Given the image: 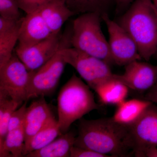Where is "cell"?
<instances>
[{
    "label": "cell",
    "mask_w": 157,
    "mask_h": 157,
    "mask_svg": "<svg viewBox=\"0 0 157 157\" xmlns=\"http://www.w3.org/2000/svg\"><path fill=\"white\" fill-rule=\"evenodd\" d=\"M101 14L95 12L81 14L73 21L72 47L95 57L109 65L114 64L108 41L101 29Z\"/></svg>",
    "instance_id": "277c9868"
},
{
    "label": "cell",
    "mask_w": 157,
    "mask_h": 157,
    "mask_svg": "<svg viewBox=\"0 0 157 157\" xmlns=\"http://www.w3.org/2000/svg\"><path fill=\"white\" fill-rule=\"evenodd\" d=\"M20 27L9 33L0 34V69L9 62L13 56V50L18 41Z\"/></svg>",
    "instance_id": "7402d4cb"
},
{
    "label": "cell",
    "mask_w": 157,
    "mask_h": 157,
    "mask_svg": "<svg viewBox=\"0 0 157 157\" xmlns=\"http://www.w3.org/2000/svg\"><path fill=\"white\" fill-rule=\"evenodd\" d=\"M20 9L26 14L34 13L39 10L49 0H15Z\"/></svg>",
    "instance_id": "d4e9b609"
},
{
    "label": "cell",
    "mask_w": 157,
    "mask_h": 157,
    "mask_svg": "<svg viewBox=\"0 0 157 157\" xmlns=\"http://www.w3.org/2000/svg\"><path fill=\"white\" fill-rule=\"evenodd\" d=\"M71 28L63 34H53L47 39L23 50H15L20 60L30 71H35L47 63L63 47H72Z\"/></svg>",
    "instance_id": "52a82bcc"
},
{
    "label": "cell",
    "mask_w": 157,
    "mask_h": 157,
    "mask_svg": "<svg viewBox=\"0 0 157 157\" xmlns=\"http://www.w3.org/2000/svg\"><path fill=\"white\" fill-rule=\"evenodd\" d=\"M144 99L154 104H157V82L150 90L147 92Z\"/></svg>",
    "instance_id": "4316f807"
},
{
    "label": "cell",
    "mask_w": 157,
    "mask_h": 157,
    "mask_svg": "<svg viewBox=\"0 0 157 157\" xmlns=\"http://www.w3.org/2000/svg\"><path fill=\"white\" fill-rule=\"evenodd\" d=\"M144 157H157V147L150 149L146 152Z\"/></svg>",
    "instance_id": "f1b7e54d"
},
{
    "label": "cell",
    "mask_w": 157,
    "mask_h": 157,
    "mask_svg": "<svg viewBox=\"0 0 157 157\" xmlns=\"http://www.w3.org/2000/svg\"><path fill=\"white\" fill-rule=\"evenodd\" d=\"M107 155L102 154L88 149L73 146L70 151V157H108Z\"/></svg>",
    "instance_id": "484cf974"
},
{
    "label": "cell",
    "mask_w": 157,
    "mask_h": 157,
    "mask_svg": "<svg viewBox=\"0 0 157 157\" xmlns=\"http://www.w3.org/2000/svg\"><path fill=\"white\" fill-rule=\"evenodd\" d=\"M27 102H24L19 109H16L11 115L8 125V132L19 128L23 126L24 122L26 112Z\"/></svg>",
    "instance_id": "cb8c5ba5"
},
{
    "label": "cell",
    "mask_w": 157,
    "mask_h": 157,
    "mask_svg": "<svg viewBox=\"0 0 157 157\" xmlns=\"http://www.w3.org/2000/svg\"><path fill=\"white\" fill-rule=\"evenodd\" d=\"M135 1L136 0H115V2L117 5V9L120 10L132 5Z\"/></svg>",
    "instance_id": "83f0119b"
},
{
    "label": "cell",
    "mask_w": 157,
    "mask_h": 157,
    "mask_svg": "<svg viewBox=\"0 0 157 157\" xmlns=\"http://www.w3.org/2000/svg\"><path fill=\"white\" fill-rule=\"evenodd\" d=\"M129 88L114 76L99 85L94 90L101 103L104 105H118L126 100Z\"/></svg>",
    "instance_id": "2e32d148"
},
{
    "label": "cell",
    "mask_w": 157,
    "mask_h": 157,
    "mask_svg": "<svg viewBox=\"0 0 157 157\" xmlns=\"http://www.w3.org/2000/svg\"><path fill=\"white\" fill-rule=\"evenodd\" d=\"M75 135L73 132L62 134L48 145L27 155V157H70L74 145Z\"/></svg>",
    "instance_id": "e0dca14e"
},
{
    "label": "cell",
    "mask_w": 157,
    "mask_h": 157,
    "mask_svg": "<svg viewBox=\"0 0 157 157\" xmlns=\"http://www.w3.org/2000/svg\"><path fill=\"white\" fill-rule=\"evenodd\" d=\"M155 54L157 55V51L156 53Z\"/></svg>",
    "instance_id": "4dcf8cb0"
},
{
    "label": "cell",
    "mask_w": 157,
    "mask_h": 157,
    "mask_svg": "<svg viewBox=\"0 0 157 157\" xmlns=\"http://www.w3.org/2000/svg\"><path fill=\"white\" fill-rule=\"evenodd\" d=\"M54 117L44 97L33 101L27 107L23 124L25 149L32 138Z\"/></svg>",
    "instance_id": "4fadbf2b"
},
{
    "label": "cell",
    "mask_w": 157,
    "mask_h": 157,
    "mask_svg": "<svg viewBox=\"0 0 157 157\" xmlns=\"http://www.w3.org/2000/svg\"><path fill=\"white\" fill-rule=\"evenodd\" d=\"M21 105L17 101L0 96V145L8 133L9 120L12 113Z\"/></svg>",
    "instance_id": "44dd1931"
},
{
    "label": "cell",
    "mask_w": 157,
    "mask_h": 157,
    "mask_svg": "<svg viewBox=\"0 0 157 157\" xmlns=\"http://www.w3.org/2000/svg\"><path fill=\"white\" fill-rule=\"evenodd\" d=\"M74 146L110 157L134 155L130 128L116 122L111 117L80 119Z\"/></svg>",
    "instance_id": "6da1fadb"
},
{
    "label": "cell",
    "mask_w": 157,
    "mask_h": 157,
    "mask_svg": "<svg viewBox=\"0 0 157 157\" xmlns=\"http://www.w3.org/2000/svg\"><path fill=\"white\" fill-rule=\"evenodd\" d=\"M62 134L58 120L54 117L31 139L25 149V156L48 145Z\"/></svg>",
    "instance_id": "d6986e66"
},
{
    "label": "cell",
    "mask_w": 157,
    "mask_h": 157,
    "mask_svg": "<svg viewBox=\"0 0 157 157\" xmlns=\"http://www.w3.org/2000/svg\"><path fill=\"white\" fill-rule=\"evenodd\" d=\"M109 34V50L114 64L120 66L137 60H141L137 45L132 37L117 22L112 20L108 14L101 15Z\"/></svg>",
    "instance_id": "9c48e42d"
},
{
    "label": "cell",
    "mask_w": 157,
    "mask_h": 157,
    "mask_svg": "<svg viewBox=\"0 0 157 157\" xmlns=\"http://www.w3.org/2000/svg\"><path fill=\"white\" fill-rule=\"evenodd\" d=\"M65 2L75 14L95 12L101 16L108 14L109 7L115 0H65Z\"/></svg>",
    "instance_id": "ffe728a7"
},
{
    "label": "cell",
    "mask_w": 157,
    "mask_h": 157,
    "mask_svg": "<svg viewBox=\"0 0 157 157\" xmlns=\"http://www.w3.org/2000/svg\"><path fill=\"white\" fill-rule=\"evenodd\" d=\"M32 71H29L13 53L10 60L0 69V96L21 104L28 101V91Z\"/></svg>",
    "instance_id": "8992f818"
},
{
    "label": "cell",
    "mask_w": 157,
    "mask_h": 157,
    "mask_svg": "<svg viewBox=\"0 0 157 157\" xmlns=\"http://www.w3.org/2000/svg\"><path fill=\"white\" fill-rule=\"evenodd\" d=\"M118 23L136 43L142 59L148 61L157 51V9L152 0H136Z\"/></svg>",
    "instance_id": "7a4b0ae2"
},
{
    "label": "cell",
    "mask_w": 157,
    "mask_h": 157,
    "mask_svg": "<svg viewBox=\"0 0 157 157\" xmlns=\"http://www.w3.org/2000/svg\"><path fill=\"white\" fill-rule=\"evenodd\" d=\"M135 157H144L150 149L157 147V106L152 103L140 118L129 127Z\"/></svg>",
    "instance_id": "30bf717a"
},
{
    "label": "cell",
    "mask_w": 157,
    "mask_h": 157,
    "mask_svg": "<svg viewBox=\"0 0 157 157\" xmlns=\"http://www.w3.org/2000/svg\"><path fill=\"white\" fill-rule=\"evenodd\" d=\"M38 70L32 71L28 91V101L32 98L50 95L56 89L65 66L67 64L61 54L63 48Z\"/></svg>",
    "instance_id": "ba28073f"
},
{
    "label": "cell",
    "mask_w": 157,
    "mask_h": 157,
    "mask_svg": "<svg viewBox=\"0 0 157 157\" xmlns=\"http://www.w3.org/2000/svg\"><path fill=\"white\" fill-rule=\"evenodd\" d=\"M61 54L66 63L76 70L91 89L94 90L99 85L114 76L109 64L76 48H63Z\"/></svg>",
    "instance_id": "5b68a950"
},
{
    "label": "cell",
    "mask_w": 157,
    "mask_h": 157,
    "mask_svg": "<svg viewBox=\"0 0 157 157\" xmlns=\"http://www.w3.org/2000/svg\"><path fill=\"white\" fill-rule=\"evenodd\" d=\"M38 11L26 14L18 36V44L15 50H23L47 39L53 35Z\"/></svg>",
    "instance_id": "7c38bea8"
},
{
    "label": "cell",
    "mask_w": 157,
    "mask_h": 157,
    "mask_svg": "<svg viewBox=\"0 0 157 157\" xmlns=\"http://www.w3.org/2000/svg\"><path fill=\"white\" fill-rule=\"evenodd\" d=\"M39 11L53 34L60 33L64 23L75 15L69 9L65 0H49Z\"/></svg>",
    "instance_id": "5bb4252c"
},
{
    "label": "cell",
    "mask_w": 157,
    "mask_h": 157,
    "mask_svg": "<svg viewBox=\"0 0 157 157\" xmlns=\"http://www.w3.org/2000/svg\"><path fill=\"white\" fill-rule=\"evenodd\" d=\"M123 74L115 77L129 89L140 92H147L157 82V65L135 61L126 65Z\"/></svg>",
    "instance_id": "8fae6325"
},
{
    "label": "cell",
    "mask_w": 157,
    "mask_h": 157,
    "mask_svg": "<svg viewBox=\"0 0 157 157\" xmlns=\"http://www.w3.org/2000/svg\"><path fill=\"white\" fill-rule=\"evenodd\" d=\"M90 89L75 74L62 88L57 98L58 122L62 134L67 132L75 121L100 109Z\"/></svg>",
    "instance_id": "3957f363"
},
{
    "label": "cell",
    "mask_w": 157,
    "mask_h": 157,
    "mask_svg": "<svg viewBox=\"0 0 157 157\" xmlns=\"http://www.w3.org/2000/svg\"><path fill=\"white\" fill-rule=\"evenodd\" d=\"M152 103L144 99L125 100L117 106V108L111 118L117 123L125 126H132Z\"/></svg>",
    "instance_id": "9a60e30c"
},
{
    "label": "cell",
    "mask_w": 157,
    "mask_h": 157,
    "mask_svg": "<svg viewBox=\"0 0 157 157\" xmlns=\"http://www.w3.org/2000/svg\"><path fill=\"white\" fill-rule=\"evenodd\" d=\"M152 1L153 2L156 8L157 9V0H152Z\"/></svg>",
    "instance_id": "f546056e"
},
{
    "label": "cell",
    "mask_w": 157,
    "mask_h": 157,
    "mask_svg": "<svg viewBox=\"0 0 157 157\" xmlns=\"http://www.w3.org/2000/svg\"><path fill=\"white\" fill-rule=\"evenodd\" d=\"M19 8L15 0H0V16L12 19L21 18Z\"/></svg>",
    "instance_id": "603a6c76"
},
{
    "label": "cell",
    "mask_w": 157,
    "mask_h": 157,
    "mask_svg": "<svg viewBox=\"0 0 157 157\" xmlns=\"http://www.w3.org/2000/svg\"><path fill=\"white\" fill-rule=\"evenodd\" d=\"M25 136L23 126L8 132L2 145H0V157H25Z\"/></svg>",
    "instance_id": "ac0fdd59"
}]
</instances>
